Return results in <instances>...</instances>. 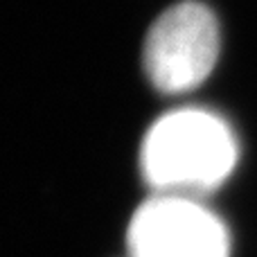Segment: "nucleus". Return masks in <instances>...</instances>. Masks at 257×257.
I'll use <instances>...</instances> for the list:
<instances>
[{
	"mask_svg": "<svg viewBox=\"0 0 257 257\" xmlns=\"http://www.w3.org/2000/svg\"><path fill=\"white\" fill-rule=\"evenodd\" d=\"M128 257H230L223 221L192 196L156 194L126 230Z\"/></svg>",
	"mask_w": 257,
	"mask_h": 257,
	"instance_id": "obj_3",
	"label": "nucleus"
},
{
	"mask_svg": "<svg viewBox=\"0 0 257 257\" xmlns=\"http://www.w3.org/2000/svg\"><path fill=\"white\" fill-rule=\"evenodd\" d=\"M239 158L237 138L223 117L205 108H178L145 136L140 167L158 194L192 196L217 190Z\"/></svg>",
	"mask_w": 257,
	"mask_h": 257,
	"instance_id": "obj_1",
	"label": "nucleus"
},
{
	"mask_svg": "<svg viewBox=\"0 0 257 257\" xmlns=\"http://www.w3.org/2000/svg\"><path fill=\"white\" fill-rule=\"evenodd\" d=\"M219 57V23L203 3L185 0L151 25L145 70L163 93H185L208 79Z\"/></svg>",
	"mask_w": 257,
	"mask_h": 257,
	"instance_id": "obj_2",
	"label": "nucleus"
}]
</instances>
